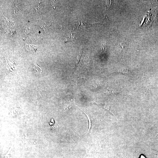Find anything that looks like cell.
Here are the masks:
<instances>
[{"instance_id":"5b68a950","label":"cell","mask_w":158,"mask_h":158,"mask_svg":"<svg viewBox=\"0 0 158 158\" xmlns=\"http://www.w3.org/2000/svg\"><path fill=\"white\" fill-rule=\"evenodd\" d=\"M85 113V114L87 116V117L88 118V120H89V129H88V131H87V133H88V132H89V130L91 128V121L90 119L89 116H88V115H87V114H86Z\"/></svg>"},{"instance_id":"8992f818","label":"cell","mask_w":158,"mask_h":158,"mask_svg":"<svg viewBox=\"0 0 158 158\" xmlns=\"http://www.w3.org/2000/svg\"><path fill=\"white\" fill-rule=\"evenodd\" d=\"M126 44L125 43H121L120 44V46L121 50L123 49L124 47L126 46Z\"/></svg>"},{"instance_id":"52a82bcc","label":"cell","mask_w":158,"mask_h":158,"mask_svg":"<svg viewBox=\"0 0 158 158\" xmlns=\"http://www.w3.org/2000/svg\"><path fill=\"white\" fill-rule=\"evenodd\" d=\"M71 107V106H70V105H67V106L65 108H64V110L66 109H68Z\"/></svg>"},{"instance_id":"277c9868","label":"cell","mask_w":158,"mask_h":158,"mask_svg":"<svg viewBox=\"0 0 158 158\" xmlns=\"http://www.w3.org/2000/svg\"><path fill=\"white\" fill-rule=\"evenodd\" d=\"M44 92L42 90L40 89L38 90V96L39 97H41L43 96Z\"/></svg>"},{"instance_id":"7a4b0ae2","label":"cell","mask_w":158,"mask_h":158,"mask_svg":"<svg viewBox=\"0 0 158 158\" xmlns=\"http://www.w3.org/2000/svg\"><path fill=\"white\" fill-rule=\"evenodd\" d=\"M117 72L123 74H127L128 73L129 71L127 68H123L119 69Z\"/></svg>"},{"instance_id":"3957f363","label":"cell","mask_w":158,"mask_h":158,"mask_svg":"<svg viewBox=\"0 0 158 158\" xmlns=\"http://www.w3.org/2000/svg\"><path fill=\"white\" fill-rule=\"evenodd\" d=\"M34 68L37 72L41 73L42 72V70L41 68L38 66L36 63L35 64V66L34 67Z\"/></svg>"},{"instance_id":"6da1fadb","label":"cell","mask_w":158,"mask_h":158,"mask_svg":"<svg viewBox=\"0 0 158 158\" xmlns=\"http://www.w3.org/2000/svg\"><path fill=\"white\" fill-rule=\"evenodd\" d=\"M117 92V91L115 90L107 89L104 93L105 94H110L116 93Z\"/></svg>"}]
</instances>
